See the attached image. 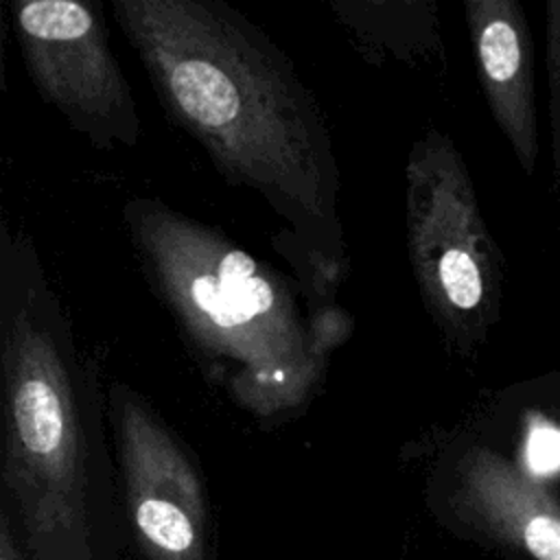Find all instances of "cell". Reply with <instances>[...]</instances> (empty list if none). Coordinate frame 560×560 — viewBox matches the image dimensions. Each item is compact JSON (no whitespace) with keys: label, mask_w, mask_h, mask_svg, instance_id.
<instances>
[{"label":"cell","mask_w":560,"mask_h":560,"mask_svg":"<svg viewBox=\"0 0 560 560\" xmlns=\"http://www.w3.org/2000/svg\"><path fill=\"white\" fill-rule=\"evenodd\" d=\"M168 118L225 182L258 192L328 282L343 265L339 168L322 109L289 57L217 0H112Z\"/></svg>","instance_id":"cell-1"},{"label":"cell","mask_w":560,"mask_h":560,"mask_svg":"<svg viewBox=\"0 0 560 560\" xmlns=\"http://www.w3.org/2000/svg\"><path fill=\"white\" fill-rule=\"evenodd\" d=\"M2 490L28 560H94L105 385L22 230H0Z\"/></svg>","instance_id":"cell-2"},{"label":"cell","mask_w":560,"mask_h":560,"mask_svg":"<svg viewBox=\"0 0 560 560\" xmlns=\"http://www.w3.org/2000/svg\"><path fill=\"white\" fill-rule=\"evenodd\" d=\"M122 221L155 295L238 405L273 420L306 402L337 341L304 322L284 276L160 199L131 197Z\"/></svg>","instance_id":"cell-3"},{"label":"cell","mask_w":560,"mask_h":560,"mask_svg":"<svg viewBox=\"0 0 560 560\" xmlns=\"http://www.w3.org/2000/svg\"><path fill=\"white\" fill-rule=\"evenodd\" d=\"M407 252L422 302L448 346L470 357L501 311V256L453 140L431 129L405 166Z\"/></svg>","instance_id":"cell-4"},{"label":"cell","mask_w":560,"mask_h":560,"mask_svg":"<svg viewBox=\"0 0 560 560\" xmlns=\"http://www.w3.org/2000/svg\"><path fill=\"white\" fill-rule=\"evenodd\" d=\"M13 28L35 90L72 129L98 149L138 144L140 114L92 4L15 2Z\"/></svg>","instance_id":"cell-5"},{"label":"cell","mask_w":560,"mask_h":560,"mask_svg":"<svg viewBox=\"0 0 560 560\" xmlns=\"http://www.w3.org/2000/svg\"><path fill=\"white\" fill-rule=\"evenodd\" d=\"M107 422L140 553L147 560H208V497L184 442L125 381L107 385Z\"/></svg>","instance_id":"cell-6"},{"label":"cell","mask_w":560,"mask_h":560,"mask_svg":"<svg viewBox=\"0 0 560 560\" xmlns=\"http://www.w3.org/2000/svg\"><path fill=\"white\" fill-rule=\"evenodd\" d=\"M464 11L490 114L521 171L532 177L538 162V120L525 13L516 0H468Z\"/></svg>","instance_id":"cell-7"},{"label":"cell","mask_w":560,"mask_h":560,"mask_svg":"<svg viewBox=\"0 0 560 560\" xmlns=\"http://www.w3.org/2000/svg\"><path fill=\"white\" fill-rule=\"evenodd\" d=\"M455 499L481 529L534 560H560V503L505 455L472 446L457 464Z\"/></svg>","instance_id":"cell-8"},{"label":"cell","mask_w":560,"mask_h":560,"mask_svg":"<svg viewBox=\"0 0 560 560\" xmlns=\"http://www.w3.org/2000/svg\"><path fill=\"white\" fill-rule=\"evenodd\" d=\"M545 66L551 131V190L560 197V0L545 2Z\"/></svg>","instance_id":"cell-9"},{"label":"cell","mask_w":560,"mask_h":560,"mask_svg":"<svg viewBox=\"0 0 560 560\" xmlns=\"http://www.w3.org/2000/svg\"><path fill=\"white\" fill-rule=\"evenodd\" d=\"M0 560H26L20 540L13 536L11 518L7 512L0 514Z\"/></svg>","instance_id":"cell-10"}]
</instances>
